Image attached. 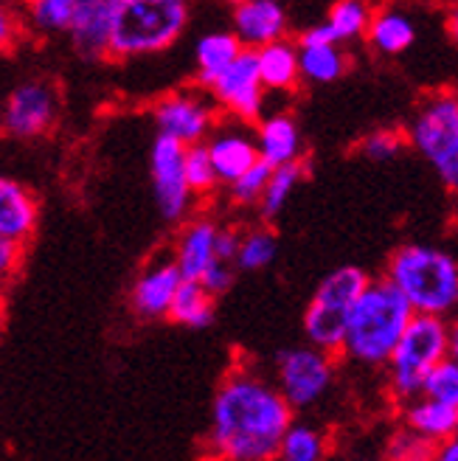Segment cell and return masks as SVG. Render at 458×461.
I'll return each instance as SVG.
<instances>
[{
  "label": "cell",
  "mask_w": 458,
  "mask_h": 461,
  "mask_svg": "<svg viewBox=\"0 0 458 461\" xmlns=\"http://www.w3.org/2000/svg\"><path fill=\"white\" fill-rule=\"evenodd\" d=\"M292 420L295 411L276 383L250 368H234L214 397L209 453L214 461H276Z\"/></svg>",
  "instance_id": "6da1fadb"
},
{
  "label": "cell",
  "mask_w": 458,
  "mask_h": 461,
  "mask_svg": "<svg viewBox=\"0 0 458 461\" xmlns=\"http://www.w3.org/2000/svg\"><path fill=\"white\" fill-rule=\"evenodd\" d=\"M410 315L414 310L405 302V295L385 276L369 279L346 315L340 355L365 368H385Z\"/></svg>",
  "instance_id": "7a4b0ae2"
},
{
  "label": "cell",
  "mask_w": 458,
  "mask_h": 461,
  "mask_svg": "<svg viewBox=\"0 0 458 461\" xmlns=\"http://www.w3.org/2000/svg\"><path fill=\"white\" fill-rule=\"evenodd\" d=\"M414 312L447 318L458 304V262L447 250L425 242H408L391 253L385 267Z\"/></svg>",
  "instance_id": "3957f363"
},
{
  "label": "cell",
  "mask_w": 458,
  "mask_h": 461,
  "mask_svg": "<svg viewBox=\"0 0 458 461\" xmlns=\"http://www.w3.org/2000/svg\"><path fill=\"white\" fill-rule=\"evenodd\" d=\"M192 17V0H124L110 26L107 57L132 59L172 49Z\"/></svg>",
  "instance_id": "277c9868"
},
{
  "label": "cell",
  "mask_w": 458,
  "mask_h": 461,
  "mask_svg": "<svg viewBox=\"0 0 458 461\" xmlns=\"http://www.w3.org/2000/svg\"><path fill=\"white\" fill-rule=\"evenodd\" d=\"M455 349V332L450 321L442 315L414 312L408 321L405 332L400 335L391 357H388V388L394 400L402 405L419 397L422 380L433 366L450 357Z\"/></svg>",
  "instance_id": "5b68a950"
},
{
  "label": "cell",
  "mask_w": 458,
  "mask_h": 461,
  "mask_svg": "<svg viewBox=\"0 0 458 461\" xmlns=\"http://www.w3.org/2000/svg\"><path fill=\"white\" fill-rule=\"evenodd\" d=\"M365 285H369V273L357 265L335 267L318 285L304 312V335L310 346L327 355H340L343 332H346V315Z\"/></svg>",
  "instance_id": "8992f818"
},
{
  "label": "cell",
  "mask_w": 458,
  "mask_h": 461,
  "mask_svg": "<svg viewBox=\"0 0 458 461\" xmlns=\"http://www.w3.org/2000/svg\"><path fill=\"white\" fill-rule=\"evenodd\" d=\"M408 141L447 189L458 186V96L455 90H439L427 96L408 127Z\"/></svg>",
  "instance_id": "52a82bcc"
},
{
  "label": "cell",
  "mask_w": 458,
  "mask_h": 461,
  "mask_svg": "<svg viewBox=\"0 0 458 461\" xmlns=\"http://www.w3.org/2000/svg\"><path fill=\"white\" fill-rule=\"evenodd\" d=\"M335 383V355L315 346H292L276 357V388L292 411H307L329 394Z\"/></svg>",
  "instance_id": "ba28073f"
},
{
  "label": "cell",
  "mask_w": 458,
  "mask_h": 461,
  "mask_svg": "<svg viewBox=\"0 0 458 461\" xmlns=\"http://www.w3.org/2000/svg\"><path fill=\"white\" fill-rule=\"evenodd\" d=\"M59 119V90L49 79H26L9 90L6 104L0 110V130L17 141H31Z\"/></svg>",
  "instance_id": "9c48e42d"
},
{
  "label": "cell",
  "mask_w": 458,
  "mask_h": 461,
  "mask_svg": "<svg viewBox=\"0 0 458 461\" xmlns=\"http://www.w3.org/2000/svg\"><path fill=\"white\" fill-rule=\"evenodd\" d=\"M183 158H186V144L175 141L169 135H160L152 141V192L157 212L166 222H183L189 220L194 194L186 183V172H183Z\"/></svg>",
  "instance_id": "30bf717a"
},
{
  "label": "cell",
  "mask_w": 458,
  "mask_h": 461,
  "mask_svg": "<svg viewBox=\"0 0 458 461\" xmlns=\"http://www.w3.org/2000/svg\"><path fill=\"white\" fill-rule=\"evenodd\" d=\"M209 94L217 110L231 113L239 122L262 119L267 90L262 87L256 71V54L250 49H242L239 57L209 85Z\"/></svg>",
  "instance_id": "8fae6325"
},
{
  "label": "cell",
  "mask_w": 458,
  "mask_h": 461,
  "mask_svg": "<svg viewBox=\"0 0 458 461\" xmlns=\"http://www.w3.org/2000/svg\"><path fill=\"white\" fill-rule=\"evenodd\" d=\"M160 135H169L180 144H202L217 127V107L211 99L194 90H172L152 110Z\"/></svg>",
  "instance_id": "7c38bea8"
},
{
  "label": "cell",
  "mask_w": 458,
  "mask_h": 461,
  "mask_svg": "<svg viewBox=\"0 0 458 461\" xmlns=\"http://www.w3.org/2000/svg\"><path fill=\"white\" fill-rule=\"evenodd\" d=\"M180 282H183V276H180L175 259L172 257H164V259L157 257L152 265H147L139 273V279H135V285L130 290L132 312L139 318H144V321L166 318Z\"/></svg>",
  "instance_id": "4fadbf2b"
},
{
  "label": "cell",
  "mask_w": 458,
  "mask_h": 461,
  "mask_svg": "<svg viewBox=\"0 0 458 461\" xmlns=\"http://www.w3.org/2000/svg\"><path fill=\"white\" fill-rule=\"evenodd\" d=\"M290 32V20L284 0H245L234 6V34L242 49L256 51L267 42L284 40Z\"/></svg>",
  "instance_id": "5bb4252c"
},
{
  "label": "cell",
  "mask_w": 458,
  "mask_h": 461,
  "mask_svg": "<svg viewBox=\"0 0 458 461\" xmlns=\"http://www.w3.org/2000/svg\"><path fill=\"white\" fill-rule=\"evenodd\" d=\"M205 152L211 158V167L217 172L220 186L237 180L247 167L259 160L254 135L242 127H214L211 135L205 138Z\"/></svg>",
  "instance_id": "9a60e30c"
},
{
  "label": "cell",
  "mask_w": 458,
  "mask_h": 461,
  "mask_svg": "<svg viewBox=\"0 0 458 461\" xmlns=\"http://www.w3.org/2000/svg\"><path fill=\"white\" fill-rule=\"evenodd\" d=\"M217 230L220 222L211 217H194L183 220V228L175 240L172 259L180 270L183 279H200L202 270L209 267L217 257Z\"/></svg>",
  "instance_id": "2e32d148"
},
{
  "label": "cell",
  "mask_w": 458,
  "mask_h": 461,
  "mask_svg": "<svg viewBox=\"0 0 458 461\" xmlns=\"http://www.w3.org/2000/svg\"><path fill=\"white\" fill-rule=\"evenodd\" d=\"M40 225V203L34 192L9 175H0V234L20 242L26 248V242L34 237V230Z\"/></svg>",
  "instance_id": "e0dca14e"
},
{
  "label": "cell",
  "mask_w": 458,
  "mask_h": 461,
  "mask_svg": "<svg viewBox=\"0 0 458 461\" xmlns=\"http://www.w3.org/2000/svg\"><path fill=\"white\" fill-rule=\"evenodd\" d=\"M96 0H20L22 26L42 37H67Z\"/></svg>",
  "instance_id": "ac0fdd59"
},
{
  "label": "cell",
  "mask_w": 458,
  "mask_h": 461,
  "mask_svg": "<svg viewBox=\"0 0 458 461\" xmlns=\"http://www.w3.org/2000/svg\"><path fill=\"white\" fill-rule=\"evenodd\" d=\"M259 160L270 167H282L292 164V160H301V130L295 124L292 115L287 113H273L265 115L259 122V130L254 135Z\"/></svg>",
  "instance_id": "d6986e66"
},
{
  "label": "cell",
  "mask_w": 458,
  "mask_h": 461,
  "mask_svg": "<svg viewBox=\"0 0 458 461\" xmlns=\"http://www.w3.org/2000/svg\"><path fill=\"white\" fill-rule=\"evenodd\" d=\"M402 425L422 433L430 442H447L458 433V405L430 400L425 394L402 402Z\"/></svg>",
  "instance_id": "ffe728a7"
},
{
  "label": "cell",
  "mask_w": 458,
  "mask_h": 461,
  "mask_svg": "<svg viewBox=\"0 0 458 461\" xmlns=\"http://www.w3.org/2000/svg\"><path fill=\"white\" fill-rule=\"evenodd\" d=\"M254 54H256V71H259L265 90H273V94H287V90H292L301 82L299 45L290 42L287 37L262 45V49H256Z\"/></svg>",
  "instance_id": "44dd1931"
},
{
  "label": "cell",
  "mask_w": 458,
  "mask_h": 461,
  "mask_svg": "<svg viewBox=\"0 0 458 461\" xmlns=\"http://www.w3.org/2000/svg\"><path fill=\"white\" fill-rule=\"evenodd\" d=\"M372 49L382 57H400L417 42V23L400 9H382L372 14L365 29Z\"/></svg>",
  "instance_id": "7402d4cb"
},
{
  "label": "cell",
  "mask_w": 458,
  "mask_h": 461,
  "mask_svg": "<svg viewBox=\"0 0 458 461\" xmlns=\"http://www.w3.org/2000/svg\"><path fill=\"white\" fill-rule=\"evenodd\" d=\"M121 4H124V0H96L94 9L87 12V17L79 23L71 34H67L79 57H85V59L107 57L110 26H112V17H116Z\"/></svg>",
  "instance_id": "603a6c76"
},
{
  "label": "cell",
  "mask_w": 458,
  "mask_h": 461,
  "mask_svg": "<svg viewBox=\"0 0 458 461\" xmlns=\"http://www.w3.org/2000/svg\"><path fill=\"white\" fill-rule=\"evenodd\" d=\"M214 312H217V295H211L197 279H183L177 285L166 318H172L180 327L205 330L214 324Z\"/></svg>",
  "instance_id": "cb8c5ba5"
},
{
  "label": "cell",
  "mask_w": 458,
  "mask_h": 461,
  "mask_svg": "<svg viewBox=\"0 0 458 461\" xmlns=\"http://www.w3.org/2000/svg\"><path fill=\"white\" fill-rule=\"evenodd\" d=\"M242 51V42L234 32H209L197 40L194 65H197V82L209 87L228 65H231Z\"/></svg>",
  "instance_id": "d4e9b609"
},
{
  "label": "cell",
  "mask_w": 458,
  "mask_h": 461,
  "mask_svg": "<svg viewBox=\"0 0 458 461\" xmlns=\"http://www.w3.org/2000/svg\"><path fill=\"white\" fill-rule=\"evenodd\" d=\"M299 45V42H295ZM349 68V57L340 42H312L299 45V74L307 82L329 85L337 82Z\"/></svg>",
  "instance_id": "484cf974"
},
{
  "label": "cell",
  "mask_w": 458,
  "mask_h": 461,
  "mask_svg": "<svg viewBox=\"0 0 458 461\" xmlns=\"http://www.w3.org/2000/svg\"><path fill=\"white\" fill-rule=\"evenodd\" d=\"M304 175H307V169H304L301 160H292V164L273 167L267 186H265V192H262V197L256 203L259 205V214H262L265 222L276 220L284 212V205L290 203L295 186H299V183L304 180Z\"/></svg>",
  "instance_id": "4316f807"
},
{
  "label": "cell",
  "mask_w": 458,
  "mask_h": 461,
  "mask_svg": "<svg viewBox=\"0 0 458 461\" xmlns=\"http://www.w3.org/2000/svg\"><path fill=\"white\" fill-rule=\"evenodd\" d=\"M372 0H335V6L329 9L324 26L329 29L335 42H352L365 37V29L372 23Z\"/></svg>",
  "instance_id": "83f0119b"
},
{
  "label": "cell",
  "mask_w": 458,
  "mask_h": 461,
  "mask_svg": "<svg viewBox=\"0 0 458 461\" xmlns=\"http://www.w3.org/2000/svg\"><path fill=\"white\" fill-rule=\"evenodd\" d=\"M327 447H329V442H327L324 430L292 420L282 436L276 458H282V461H324Z\"/></svg>",
  "instance_id": "f1b7e54d"
},
{
  "label": "cell",
  "mask_w": 458,
  "mask_h": 461,
  "mask_svg": "<svg viewBox=\"0 0 458 461\" xmlns=\"http://www.w3.org/2000/svg\"><path fill=\"white\" fill-rule=\"evenodd\" d=\"M276 257H279L276 234L267 230V228H250V230H242V234H239L234 267H239L245 273H256V270L270 267Z\"/></svg>",
  "instance_id": "f546056e"
},
{
  "label": "cell",
  "mask_w": 458,
  "mask_h": 461,
  "mask_svg": "<svg viewBox=\"0 0 458 461\" xmlns=\"http://www.w3.org/2000/svg\"><path fill=\"white\" fill-rule=\"evenodd\" d=\"M183 172H186V183L194 197H209L220 189L217 172L211 167V158L205 152V141L202 144H189L186 147V158H183Z\"/></svg>",
  "instance_id": "4dcf8cb0"
},
{
  "label": "cell",
  "mask_w": 458,
  "mask_h": 461,
  "mask_svg": "<svg viewBox=\"0 0 458 461\" xmlns=\"http://www.w3.org/2000/svg\"><path fill=\"white\" fill-rule=\"evenodd\" d=\"M436 442L425 439L422 433L410 430L405 425H400L385 442V458L382 461H430L433 453H436Z\"/></svg>",
  "instance_id": "1f68e13d"
},
{
  "label": "cell",
  "mask_w": 458,
  "mask_h": 461,
  "mask_svg": "<svg viewBox=\"0 0 458 461\" xmlns=\"http://www.w3.org/2000/svg\"><path fill=\"white\" fill-rule=\"evenodd\" d=\"M419 394H425L430 400H442V402L458 405V363H455L453 355L445 357L442 363H436L425 375Z\"/></svg>",
  "instance_id": "d6a6232c"
},
{
  "label": "cell",
  "mask_w": 458,
  "mask_h": 461,
  "mask_svg": "<svg viewBox=\"0 0 458 461\" xmlns=\"http://www.w3.org/2000/svg\"><path fill=\"white\" fill-rule=\"evenodd\" d=\"M270 172H273V167L265 164V160H256L254 167H247L237 180L228 183V189H231V200L237 205H256L265 186H267V180H270Z\"/></svg>",
  "instance_id": "836d02e7"
},
{
  "label": "cell",
  "mask_w": 458,
  "mask_h": 461,
  "mask_svg": "<svg viewBox=\"0 0 458 461\" xmlns=\"http://www.w3.org/2000/svg\"><path fill=\"white\" fill-rule=\"evenodd\" d=\"M402 147H405L402 132H397V130H377V132L363 138L360 152L369 160H391V158H397L402 152Z\"/></svg>",
  "instance_id": "e575fe53"
},
{
  "label": "cell",
  "mask_w": 458,
  "mask_h": 461,
  "mask_svg": "<svg viewBox=\"0 0 458 461\" xmlns=\"http://www.w3.org/2000/svg\"><path fill=\"white\" fill-rule=\"evenodd\" d=\"M205 290H209L211 295H222L231 290L234 285V265L225 262V259H214L209 267L202 270V276L197 279Z\"/></svg>",
  "instance_id": "d590c367"
},
{
  "label": "cell",
  "mask_w": 458,
  "mask_h": 461,
  "mask_svg": "<svg viewBox=\"0 0 458 461\" xmlns=\"http://www.w3.org/2000/svg\"><path fill=\"white\" fill-rule=\"evenodd\" d=\"M22 34V23L12 0H0V54H9Z\"/></svg>",
  "instance_id": "8d00e7d4"
},
{
  "label": "cell",
  "mask_w": 458,
  "mask_h": 461,
  "mask_svg": "<svg viewBox=\"0 0 458 461\" xmlns=\"http://www.w3.org/2000/svg\"><path fill=\"white\" fill-rule=\"evenodd\" d=\"M22 265V245L0 234V287H6Z\"/></svg>",
  "instance_id": "74e56055"
},
{
  "label": "cell",
  "mask_w": 458,
  "mask_h": 461,
  "mask_svg": "<svg viewBox=\"0 0 458 461\" xmlns=\"http://www.w3.org/2000/svg\"><path fill=\"white\" fill-rule=\"evenodd\" d=\"M239 234L242 230L231 228V225H220L217 230V257L231 262L234 265V257H237V245H239Z\"/></svg>",
  "instance_id": "f35d334b"
},
{
  "label": "cell",
  "mask_w": 458,
  "mask_h": 461,
  "mask_svg": "<svg viewBox=\"0 0 458 461\" xmlns=\"http://www.w3.org/2000/svg\"><path fill=\"white\" fill-rule=\"evenodd\" d=\"M430 461H458V442L455 439L439 442V447H436V453H433Z\"/></svg>",
  "instance_id": "ab89813d"
},
{
  "label": "cell",
  "mask_w": 458,
  "mask_h": 461,
  "mask_svg": "<svg viewBox=\"0 0 458 461\" xmlns=\"http://www.w3.org/2000/svg\"><path fill=\"white\" fill-rule=\"evenodd\" d=\"M225 4H231V6H237V4H245V0H225Z\"/></svg>",
  "instance_id": "60d3db41"
},
{
  "label": "cell",
  "mask_w": 458,
  "mask_h": 461,
  "mask_svg": "<svg viewBox=\"0 0 458 461\" xmlns=\"http://www.w3.org/2000/svg\"><path fill=\"white\" fill-rule=\"evenodd\" d=\"M363 461H369V458H363Z\"/></svg>",
  "instance_id": "b9f144b4"
}]
</instances>
